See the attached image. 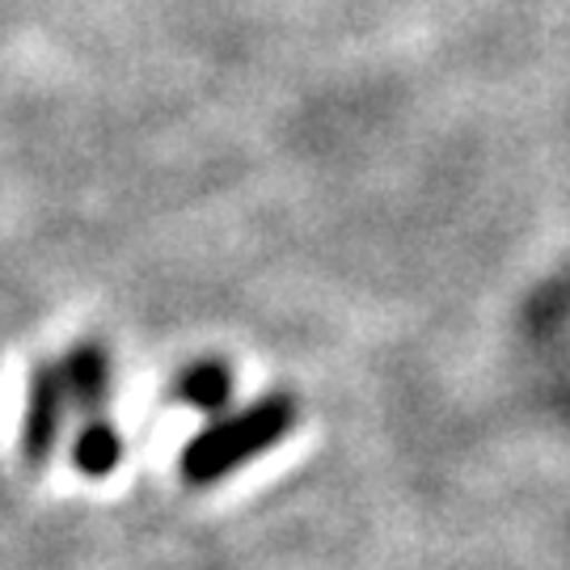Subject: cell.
<instances>
[{
  "label": "cell",
  "instance_id": "1",
  "mask_svg": "<svg viewBox=\"0 0 570 570\" xmlns=\"http://www.w3.org/2000/svg\"><path fill=\"white\" fill-rule=\"evenodd\" d=\"M296 428V402L287 393H266L249 410L220 419L207 431H199L183 449V478L190 487H212L225 473L279 444L287 431Z\"/></svg>",
  "mask_w": 570,
  "mask_h": 570
},
{
  "label": "cell",
  "instance_id": "2",
  "mask_svg": "<svg viewBox=\"0 0 570 570\" xmlns=\"http://www.w3.org/2000/svg\"><path fill=\"white\" fill-rule=\"evenodd\" d=\"M63 410H68V393H63L60 364L39 360L30 372V389H26V428H21V449L35 465H42L56 449Z\"/></svg>",
  "mask_w": 570,
  "mask_h": 570
},
{
  "label": "cell",
  "instance_id": "3",
  "mask_svg": "<svg viewBox=\"0 0 570 570\" xmlns=\"http://www.w3.org/2000/svg\"><path fill=\"white\" fill-rule=\"evenodd\" d=\"M63 393H68V406L77 410H102L110 397V360L98 343H81L63 355L60 364Z\"/></svg>",
  "mask_w": 570,
  "mask_h": 570
},
{
  "label": "cell",
  "instance_id": "4",
  "mask_svg": "<svg viewBox=\"0 0 570 570\" xmlns=\"http://www.w3.org/2000/svg\"><path fill=\"white\" fill-rule=\"evenodd\" d=\"M178 397L204 414H220L233 397V372L225 360H199L178 376Z\"/></svg>",
  "mask_w": 570,
  "mask_h": 570
},
{
  "label": "cell",
  "instance_id": "5",
  "mask_svg": "<svg viewBox=\"0 0 570 570\" xmlns=\"http://www.w3.org/2000/svg\"><path fill=\"white\" fill-rule=\"evenodd\" d=\"M119 456H122L119 431L110 428L106 419H89V423L81 428V435H77V444H72V461H77V469L89 473V478H106L110 469L119 465Z\"/></svg>",
  "mask_w": 570,
  "mask_h": 570
}]
</instances>
